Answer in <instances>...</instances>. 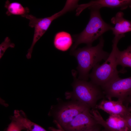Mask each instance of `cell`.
I'll use <instances>...</instances> for the list:
<instances>
[{
  "mask_svg": "<svg viewBox=\"0 0 131 131\" xmlns=\"http://www.w3.org/2000/svg\"><path fill=\"white\" fill-rule=\"evenodd\" d=\"M11 121L7 127L6 131H22L24 130L23 127L18 122L11 120Z\"/></svg>",
  "mask_w": 131,
  "mask_h": 131,
  "instance_id": "obj_17",
  "label": "cell"
},
{
  "mask_svg": "<svg viewBox=\"0 0 131 131\" xmlns=\"http://www.w3.org/2000/svg\"><path fill=\"white\" fill-rule=\"evenodd\" d=\"M4 7L7 10L6 14L8 16L20 15L22 17L28 14L30 11L28 7H24L20 3L17 2H10L8 0L5 1Z\"/></svg>",
  "mask_w": 131,
  "mask_h": 131,
  "instance_id": "obj_14",
  "label": "cell"
},
{
  "mask_svg": "<svg viewBox=\"0 0 131 131\" xmlns=\"http://www.w3.org/2000/svg\"><path fill=\"white\" fill-rule=\"evenodd\" d=\"M89 9H100L104 7L120 8L121 10L129 7L131 9V0H92L86 3Z\"/></svg>",
  "mask_w": 131,
  "mask_h": 131,
  "instance_id": "obj_10",
  "label": "cell"
},
{
  "mask_svg": "<svg viewBox=\"0 0 131 131\" xmlns=\"http://www.w3.org/2000/svg\"><path fill=\"white\" fill-rule=\"evenodd\" d=\"M125 102L126 103V105H128L129 103L131 105V95L128 97L126 99Z\"/></svg>",
  "mask_w": 131,
  "mask_h": 131,
  "instance_id": "obj_20",
  "label": "cell"
},
{
  "mask_svg": "<svg viewBox=\"0 0 131 131\" xmlns=\"http://www.w3.org/2000/svg\"><path fill=\"white\" fill-rule=\"evenodd\" d=\"M105 97L108 100L113 98L125 102L131 95V76L125 78L118 77L101 87Z\"/></svg>",
  "mask_w": 131,
  "mask_h": 131,
  "instance_id": "obj_7",
  "label": "cell"
},
{
  "mask_svg": "<svg viewBox=\"0 0 131 131\" xmlns=\"http://www.w3.org/2000/svg\"><path fill=\"white\" fill-rule=\"evenodd\" d=\"M11 120L16 121L24 128L28 131H47L38 124L32 121L27 117L25 113L21 110L14 111Z\"/></svg>",
  "mask_w": 131,
  "mask_h": 131,
  "instance_id": "obj_12",
  "label": "cell"
},
{
  "mask_svg": "<svg viewBox=\"0 0 131 131\" xmlns=\"http://www.w3.org/2000/svg\"><path fill=\"white\" fill-rule=\"evenodd\" d=\"M73 100L53 106L51 108L49 115L52 117L58 128H63L80 113L87 109H90L84 104Z\"/></svg>",
  "mask_w": 131,
  "mask_h": 131,
  "instance_id": "obj_5",
  "label": "cell"
},
{
  "mask_svg": "<svg viewBox=\"0 0 131 131\" xmlns=\"http://www.w3.org/2000/svg\"><path fill=\"white\" fill-rule=\"evenodd\" d=\"M120 100L103 99L97 105L96 109L101 110L110 115L120 116L125 119L131 116V107L124 105Z\"/></svg>",
  "mask_w": 131,
  "mask_h": 131,
  "instance_id": "obj_8",
  "label": "cell"
},
{
  "mask_svg": "<svg viewBox=\"0 0 131 131\" xmlns=\"http://www.w3.org/2000/svg\"><path fill=\"white\" fill-rule=\"evenodd\" d=\"M123 16V13L119 11L111 19L112 23L115 25L111 30L115 36L131 32V21L125 19Z\"/></svg>",
  "mask_w": 131,
  "mask_h": 131,
  "instance_id": "obj_11",
  "label": "cell"
},
{
  "mask_svg": "<svg viewBox=\"0 0 131 131\" xmlns=\"http://www.w3.org/2000/svg\"><path fill=\"white\" fill-rule=\"evenodd\" d=\"M89 21L83 31L76 36L75 43L71 52L75 49L80 44L83 43L88 46H92V43L103 34L113 27L105 22L102 19L99 9H90Z\"/></svg>",
  "mask_w": 131,
  "mask_h": 131,
  "instance_id": "obj_4",
  "label": "cell"
},
{
  "mask_svg": "<svg viewBox=\"0 0 131 131\" xmlns=\"http://www.w3.org/2000/svg\"><path fill=\"white\" fill-rule=\"evenodd\" d=\"M15 46V44L11 42L9 38L8 37H6L0 45V59L1 58L8 48H14Z\"/></svg>",
  "mask_w": 131,
  "mask_h": 131,
  "instance_id": "obj_16",
  "label": "cell"
},
{
  "mask_svg": "<svg viewBox=\"0 0 131 131\" xmlns=\"http://www.w3.org/2000/svg\"><path fill=\"white\" fill-rule=\"evenodd\" d=\"M50 130L52 131H65L63 129L61 128L56 129L53 128H50Z\"/></svg>",
  "mask_w": 131,
  "mask_h": 131,
  "instance_id": "obj_21",
  "label": "cell"
},
{
  "mask_svg": "<svg viewBox=\"0 0 131 131\" xmlns=\"http://www.w3.org/2000/svg\"><path fill=\"white\" fill-rule=\"evenodd\" d=\"M117 62L118 65L123 67L122 70L126 67L131 68V45L123 51H120L118 48L116 52Z\"/></svg>",
  "mask_w": 131,
  "mask_h": 131,
  "instance_id": "obj_15",
  "label": "cell"
},
{
  "mask_svg": "<svg viewBox=\"0 0 131 131\" xmlns=\"http://www.w3.org/2000/svg\"><path fill=\"white\" fill-rule=\"evenodd\" d=\"M90 109L80 113L69 123L62 128L65 131H83L98 124L92 117Z\"/></svg>",
  "mask_w": 131,
  "mask_h": 131,
  "instance_id": "obj_9",
  "label": "cell"
},
{
  "mask_svg": "<svg viewBox=\"0 0 131 131\" xmlns=\"http://www.w3.org/2000/svg\"><path fill=\"white\" fill-rule=\"evenodd\" d=\"M104 43V40L101 36L97 45L87 46L71 52L77 61V68L79 79L87 81L89 78L90 70L102 60L105 61L107 58L110 54L103 50Z\"/></svg>",
  "mask_w": 131,
  "mask_h": 131,
  "instance_id": "obj_1",
  "label": "cell"
},
{
  "mask_svg": "<svg viewBox=\"0 0 131 131\" xmlns=\"http://www.w3.org/2000/svg\"><path fill=\"white\" fill-rule=\"evenodd\" d=\"M72 39L70 34L64 31L56 33L54 37L53 43L57 50L65 51L68 50L72 44Z\"/></svg>",
  "mask_w": 131,
  "mask_h": 131,
  "instance_id": "obj_13",
  "label": "cell"
},
{
  "mask_svg": "<svg viewBox=\"0 0 131 131\" xmlns=\"http://www.w3.org/2000/svg\"><path fill=\"white\" fill-rule=\"evenodd\" d=\"M101 126L98 123L83 131H101Z\"/></svg>",
  "mask_w": 131,
  "mask_h": 131,
  "instance_id": "obj_18",
  "label": "cell"
},
{
  "mask_svg": "<svg viewBox=\"0 0 131 131\" xmlns=\"http://www.w3.org/2000/svg\"><path fill=\"white\" fill-rule=\"evenodd\" d=\"M125 119L128 128V131H131V116Z\"/></svg>",
  "mask_w": 131,
  "mask_h": 131,
  "instance_id": "obj_19",
  "label": "cell"
},
{
  "mask_svg": "<svg viewBox=\"0 0 131 131\" xmlns=\"http://www.w3.org/2000/svg\"><path fill=\"white\" fill-rule=\"evenodd\" d=\"M76 73L73 71L74 79L72 85L73 90L66 93V97L78 101L90 109H96L98 101L105 97L101 87L90 81L77 78Z\"/></svg>",
  "mask_w": 131,
  "mask_h": 131,
  "instance_id": "obj_2",
  "label": "cell"
},
{
  "mask_svg": "<svg viewBox=\"0 0 131 131\" xmlns=\"http://www.w3.org/2000/svg\"><path fill=\"white\" fill-rule=\"evenodd\" d=\"M65 13V10L62 9L50 16L43 18H38L32 15L28 14L22 17L29 20V26L34 28L32 43L30 48L28 49L26 55L28 59L31 58L35 45L48 30L52 21Z\"/></svg>",
  "mask_w": 131,
  "mask_h": 131,
  "instance_id": "obj_6",
  "label": "cell"
},
{
  "mask_svg": "<svg viewBox=\"0 0 131 131\" xmlns=\"http://www.w3.org/2000/svg\"><path fill=\"white\" fill-rule=\"evenodd\" d=\"M125 36L124 34L115 36L112 41V49L105 61L102 64H98L93 68L89 77L90 81L102 87L114 79L119 77L120 72H125L121 70L118 71L117 67L116 52L119 41Z\"/></svg>",
  "mask_w": 131,
  "mask_h": 131,
  "instance_id": "obj_3",
  "label": "cell"
}]
</instances>
